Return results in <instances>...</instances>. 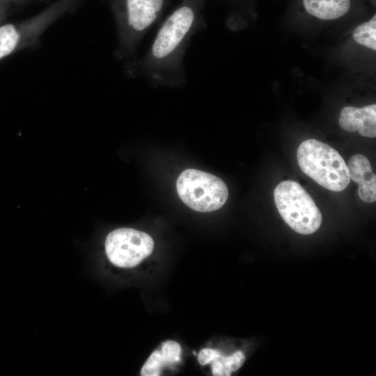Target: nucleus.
Segmentation results:
<instances>
[{"label": "nucleus", "instance_id": "f257e3e1", "mask_svg": "<svg viewBox=\"0 0 376 376\" xmlns=\"http://www.w3.org/2000/svg\"><path fill=\"white\" fill-rule=\"evenodd\" d=\"M206 0H182L160 25L140 58L125 63L131 78L142 76L154 87L178 88L186 82L184 58L191 38L206 26Z\"/></svg>", "mask_w": 376, "mask_h": 376}, {"label": "nucleus", "instance_id": "f03ea898", "mask_svg": "<svg viewBox=\"0 0 376 376\" xmlns=\"http://www.w3.org/2000/svg\"><path fill=\"white\" fill-rule=\"evenodd\" d=\"M108 1L118 36L114 56L118 61L127 63L136 58L143 38L159 20L169 0Z\"/></svg>", "mask_w": 376, "mask_h": 376}, {"label": "nucleus", "instance_id": "7ed1b4c3", "mask_svg": "<svg viewBox=\"0 0 376 376\" xmlns=\"http://www.w3.org/2000/svg\"><path fill=\"white\" fill-rule=\"evenodd\" d=\"M79 3L78 0H57L28 19L0 24V61L21 49L38 46L45 31Z\"/></svg>", "mask_w": 376, "mask_h": 376}, {"label": "nucleus", "instance_id": "20e7f679", "mask_svg": "<svg viewBox=\"0 0 376 376\" xmlns=\"http://www.w3.org/2000/svg\"><path fill=\"white\" fill-rule=\"evenodd\" d=\"M297 158L301 171L324 188L341 191L350 182L344 159L327 143L307 139L299 145Z\"/></svg>", "mask_w": 376, "mask_h": 376}, {"label": "nucleus", "instance_id": "39448f33", "mask_svg": "<svg viewBox=\"0 0 376 376\" xmlns=\"http://www.w3.org/2000/svg\"><path fill=\"white\" fill-rule=\"evenodd\" d=\"M274 202L284 221L295 232L309 235L322 223V214L308 192L297 182L285 180L274 191Z\"/></svg>", "mask_w": 376, "mask_h": 376}, {"label": "nucleus", "instance_id": "423d86ee", "mask_svg": "<svg viewBox=\"0 0 376 376\" xmlns=\"http://www.w3.org/2000/svg\"><path fill=\"white\" fill-rule=\"evenodd\" d=\"M182 201L191 209L210 212L221 208L227 201L228 190L219 178L196 169H187L176 182Z\"/></svg>", "mask_w": 376, "mask_h": 376}, {"label": "nucleus", "instance_id": "0eeeda50", "mask_svg": "<svg viewBox=\"0 0 376 376\" xmlns=\"http://www.w3.org/2000/svg\"><path fill=\"white\" fill-rule=\"evenodd\" d=\"M104 246L106 255L112 264L130 268L138 265L152 253L154 242L146 233L120 228L108 234Z\"/></svg>", "mask_w": 376, "mask_h": 376}, {"label": "nucleus", "instance_id": "6e6552de", "mask_svg": "<svg viewBox=\"0 0 376 376\" xmlns=\"http://www.w3.org/2000/svg\"><path fill=\"white\" fill-rule=\"evenodd\" d=\"M340 126L345 131L359 133L366 137L376 136V104L362 108L345 107L339 117Z\"/></svg>", "mask_w": 376, "mask_h": 376}, {"label": "nucleus", "instance_id": "1a4fd4ad", "mask_svg": "<svg viewBox=\"0 0 376 376\" xmlns=\"http://www.w3.org/2000/svg\"><path fill=\"white\" fill-rule=\"evenodd\" d=\"M350 179L359 185L358 194L365 203L376 201V176L368 159L357 154L350 157L347 165Z\"/></svg>", "mask_w": 376, "mask_h": 376}, {"label": "nucleus", "instance_id": "9d476101", "mask_svg": "<svg viewBox=\"0 0 376 376\" xmlns=\"http://www.w3.org/2000/svg\"><path fill=\"white\" fill-rule=\"evenodd\" d=\"M306 11L321 19H334L345 15L350 0H303Z\"/></svg>", "mask_w": 376, "mask_h": 376}, {"label": "nucleus", "instance_id": "9b49d317", "mask_svg": "<svg viewBox=\"0 0 376 376\" xmlns=\"http://www.w3.org/2000/svg\"><path fill=\"white\" fill-rule=\"evenodd\" d=\"M353 38L357 43L376 49V15L368 22H364L355 28Z\"/></svg>", "mask_w": 376, "mask_h": 376}, {"label": "nucleus", "instance_id": "f8f14e48", "mask_svg": "<svg viewBox=\"0 0 376 376\" xmlns=\"http://www.w3.org/2000/svg\"><path fill=\"white\" fill-rule=\"evenodd\" d=\"M167 366L159 350L154 351L143 366L141 375L142 376H158L161 375L162 368Z\"/></svg>", "mask_w": 376, "mask_h": 376}, {"label": "nucleus", "instance_id": "ddd939ff", "mask_svg": "<svg viewBox=\"0 0 376 376\" xmlns=\"http://www.w3.org/2000/svg\"><path fill=\"white\" fill-rule=\"evenodd\" d=\"M224 371V376L230 375L231 373L237 370L245 361L244 354L242 351H237L229 357H219Z\"/></svg>", "mask_w": 376, "mask_h": 376}, {"label": "nucleus", "instance_id": "4468645a", "mask_svg": "<svg viewBox=\"0 0 376 376\" xmlns=\"http://www.w3.org/2000/svg\"><path fill=\"white\" fill-rule=\"evenodd\" d=\"M159 351L167 366L180 360L181 347L175 341L168 340L164 343Z\"/></svg>", "mask_w": 376, "mask_h": 376}, {"label": "nucleus", "instance_id": "2eb2a0df", "mask_svg": "<svg viewBox=\"0 0 376 376\" xmlns=\"http://www.w3.org/2000/svg\"><path fill=\"white\" fill-rule=\"evenodd\" d=\"M220 355V352L216 350L205 348L202 350L198 354V361L201 366H204L210 363Z\"/></svg>", "mask_w": 376, "mask_h": 376}, {"label": "nucleus", "instance_id": "dca6fc26", "mask_svg": "<svg viewBox=\"0 0 376 376\" xmlns=\"http://www.w3.org/2000/svg\"><path fill=\"white\" fill-rule=\"evenodd\" d=\"M8 3L0 0V24L6 15Z\"/></svg>", "mask_w": 376, "mask_h": 376}, {"label": "nucleus", "instance_id": "f3484780", "mask_svg": "<svg viewBox=\"0 0 376 376\" xmlns=\"http://www.w3.org/2000/svg\"><path fill=\"white\" fill-rule=\"evenodd\" d=\"M1 1H3L7 3H9L10 2L20 3H24L29 0H1Z\"/></svg>", "mask_w": 376, "mask_h": 376}, {"label": "nucleus", "instance_id": "a211bd4d", "mask_svg": "<svg viewBox=\"0 0 376 376\" xmlns=\"http://www.w3.org/2000/svg\"><path fill=\"white\" fill-rule=\"evenodd\" d=\"M79 1H80V0H78Z\"/></svg>", "mask_w": 376, "mask_h": 376}]
</instances>
